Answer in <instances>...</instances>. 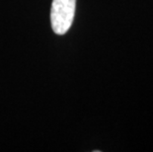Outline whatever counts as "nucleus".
<instances>
[{"mask_svg":"<svg viewBox=\"0 0 153 152\" xmlns=\"http://www.w3.org/2000/svg\"><path fill=\"white\" fill-rule=\"evenodd\" d=\"M76 0H53L51 11V27L55 34L64 35L72 25Z\"/></svg>","mask_w":153,"mask_h":152,"instance_id":"obj_1","label":"nucleus"}]
</instances>
